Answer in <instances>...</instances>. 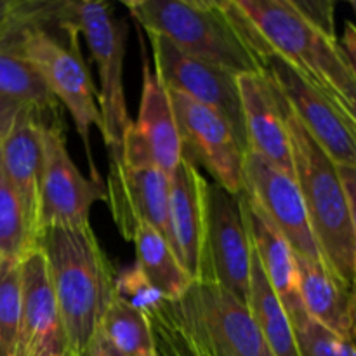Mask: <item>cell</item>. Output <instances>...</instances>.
Masks as SVG:
<instances>
[{
	"mask_svg": "<svg viewBox=\"0 0 356 356\" xmlns=\"http://www.w3.org/2000/svg\"><path fill=\"white\" fill-rule=\"evenodd\" d=\"M66 353L82 356L115 296L111 264L89 226H56L40 235Z\"/></svg>",
	"mask_w": 356,
	"mask_h": 356,
	"instance_id": "obj_1",
	"label": "cell"
},
{
	"mask_svg": "<svg viewBox=\"0 0 356 356\" xmlns=\"http://www.w3.org/2000/svg\"><path fill=\"white\" fill-rule=\"evenodd\" d=\"M280 104L291 134L294 176L308 211L313 235L327 268L341 284L353 291L356 238L339 167L306 131L282 96Z\"/></svg>",
	"mask_w": 356,
	"mask_h": 356,
	"instance_id": "obj_2",
	"label": "cell"
},
{
	"mask_svg": "<svg viewBox=\"0 0 356 356\" xmlns=\"http://www.w3.org/2000/svg\"><path fill=\"white\" fill-rule=\"evenodd\" d=\"M124 6L146 33L167 38L190 58L236 76L261 72L259 63L236 33L222 2L131 0Z\"/></svg>",
	"mask_w": 356,
	"mask_h": 356,
	"instance_id": "obj_3",
	"label": "cell"
},
{
	"mask_svg": "<svg viewBox=\"0 0 356 356\" xmlns=\"http://www.w3.org/2000/svg\"><path fill=\"white\" fill-rule=\"evenodd\" d=\"M222 7L236 33L259 63L261 72L277 87L292 113L323 152L339 167L356 165V132L339 104L322 87L275 52L238 9L235 0L222 2Z\"/></svg>",
	"mask_w": 356,
	"mask_h": 356,
	"instance_id": "obj_4",
	"label": "cell"
},
{
	"mask_svg": "<svg viewBox=\"0 0 356 356\" xmlns=\"http://www.w3.org/2000/svg\"><path fill=\"white\" fill-rule=\"evenodd\" d=\"M63 31L68 35V45H63L44 24L26 21L17 24L0 42L14 47L33 63L56 101L65 104L73 118L76 134L82 139L90 179L103 184L90 149V127L94 125L99 132L103 131L97 90L80 52L79 31L70 21L63 23Z\"/></svg>",
	"mask_w": 356,
	"mask_h": 356,
	"instance_id": "obj_5",
	"label": "cell"
},
{
	"mask_svg": "<svg viewBox=\"0 0 356 356\" xmlns=\"http://www.w3.org/2000/svg\"><path fill=\"white\" fill-rule=\"evenodd\" d=\"M170 315L202 356H273L249 308L212 282H193Z\"/></svg>",
	"mask_w": 356,
	"mask_h": 356,
	"instance_id": "obj_6",
	"label": "cell"
},
{
	"mask_svg": "<svg viewBox=\"0 0 356 356\" xmlns=\"http://www.w3.org/2000/svg\"><path fill=\"white\" fill-rule=\"evenodd\" d=\"M59 10L65 19L83 35L99 76V104L103 120V141L108 155L120 153L122 138L132 124L124 89V59L127 26L104 2H61Z\"/></svg>",
	"mask_w": 356,
	"mask_h": 356,
	"instance_id": "obj_7",
	"label": "cell"
},
{
	"mask_svg": "<svg viewBox=\"0 0 356 356\" xmlns=\"http://www.w3.org/2000/svg\"><path fill=\"white\" fill-rule=\"evenodd\" d=\"M263 40L280 58L325 90L330 76L343 65L339 42L313 28L292 0H235Z\"/></svg>",
	"mask_w": 356,
	"mask_h": 356,
	"instance_id": "obj_8",
	"label": "cell"
},
{
	"mask_svg": "<svg viewBox=\"0 0 356 356\" xmlns=\"http://www.w3.org/2000/svg\"><path fill=\"white\" fill-rule=\"evenodd\" d=\"M250 270L252 242L242 195H233L216 183H209L198 280L221 285L247 305Z\"/></svg>",
	"mask_w": 356,
	"mask_h": 356,
	"instance_id": "obj_9",
	"label": "cell"
},
{
	"mask_svg": "<svg viewBox=\"0 0 356 356\" xmlns=\"http://www.w3.org/2000/svg\"><path fill=\"white\" fill-rule=\"evenodd\" d=\"M183 156L205 167L218 186L233 195L245 191V153L232 125L216 111L177 90H169Z\"/></svg>",
	"mask_w": 356,
	"mask_h": 356,
	"instance_id": "obj_10",
	"label": "cell"
},
{
	"mask_svg": "<svg viewBox=\"0 0 356 356\" xmlns=\"http://www.w3.org/2000/svg\"><path fill=\"white\" fill-rule=\"evenodd\" d=\"M104 198V184L87 179L76 169L61 124L42 122L40 235L56 226H89L90 209Z\"/></svg>",
	"mask_w": 356,
	"mask_h": 356,
	"instance_id": "obj_11",
	"label": "cell"
},
{
	"mask_svg": "<svg viewBox=\"0 0 356 356\" xmlns=\"http://www.w3.org/2000/svg\"><path fill=\"white\" fill-rule=\"evenodd\" d=\"M148 38L153 49L155 73L165 89L177 90L216 111L232 125L240 145L247 149L245 124L236 75L183 54L160 35L148 33Z\"/></svg>",
	"mask_w": 356,
	"mask_h": 356,
	"instance_id": "obj_12",
	"label": "cell"
},
{
	"mask_svg": "<svg viewBox=\"0 0 356 356\" xmlns=\"http://www.w3.org/2000/svg\"><path fill=\"white\" fill-rule=\"evenodd\" d=\"M284 235L294 254L312 261H323L313 235L308 211L296 176L277 169L256 153H245V191Z\"/></svg>",
	"mask_w": 356,
	"mask_h": 356,
	"instance_id": "obj_13",
	"label": "cell"
},
{
	"mask_svg": "<svg viewBox=\"0 0 356 356\" xmlns=\"http://www.w3.org/2000/svg\"><path fill=\"white\" fill-rule=\"evenodd\" d=\"M169 188L170 177L156 165L132 167L110 156L104 202L125 242L143 222L169 236Z\"/></svg>",
	"mask_w": 356,
	"mask_h": 356,
	"instance_id": "obj_14",
	"label": "cell"
},
{
	"mask_svg": "<svg viewBox=\"0 0 356 356\" xmlns=\"http://www.w3.org/2000/svg\"><path fill=\"white\" fill-rule=\"evenodd\" d=\"M66 353L65 330L42 249L21 259V316L14 356Z\"/></svg>",
	"mask_w": 356,
	"mask_h": 356,
	"instance_id": "obj_15",
	"label": "cell"
},
{
	"mask_svg": "<svg viewBox=\"0 0 356 356\" xmlns=\"http://www.w3.org/2000/svg\"><path fill=\"white\" fill-rule=\"evenodd\" d=\"M236 83L242 101L247 149L294 176L291 134L278 90L263 72L238 75Z\"/></svg>",
	"mask_w": 356,
	"mask_h": 356,
	"instance_id": "obj_16",
	"label": "cell"
},
{
	"mask_svg": "<svg viewBox=\"0 0 356 356\" xmlns=\"http://www.w3.org/2000/svg\"><path fill=\"white\" fill-rule=\"evenodd\" d=\"M209 181L200 169L183 156L170 176L169 188V240L181 266L195 282L200 273L207 214Z\"/></svg>",
	"mask_w": 356,
	"mask_h": 356,
	"instance_id": "obj_17",
	"label": "cell"
},
{
	"mask_svg": "<svg viewBox=\"0 0 356 356\" xmlns=\"http://www.w3.org/2000/svg\"><path fill=\"white\" fill-rule=\"evenodd\" d=\"M0 169L19 197L28 225L40 242L42 120L35 110H24L0 148Z\"/></svg>",
	"mask_w": 356,
	"mask_h": 356,
	"instance_id": "obj_18",
	"label": "cell"
},
{
	"mask_svg": "<svg viewBox=\"0 0 356 356\" xmlns=\"http://www.w3.org/2000/svg\"><path fill=\"white\" fill-rule=\"evenodd\" d=\"M243 214L249 226L250 242L266 275L268 284L278 296L287 312L289 320H296L305 312L298 287V264L296 254L277 226L270 221L259 205L242 193Z\"/></svg>",
	"mask_w": 356,
	"mask_h": 356,
	"instance_id": "obj_19",
	"label": "cell"
},
{
	"mask_svg": "<svg viewBox=\"0 0 356 356\" xmlns=\"http://www.w3.org/2000/svg\"><path fill=\"white\" fill-rule=\"evenodd\" d=\"M143 56L141 103L134 127L145 141L155 165L170 177L183 160V145L169 92L155 70H149L146 54Z\"/></svg>",
	"mask_w": 356,
	"mask_h": 356,
	"instance_id": "obj_20",
	"label": "cell"
},
{
	"mask_svg": "<svg viewBox=\"0 0 356 356\" xmlns=\"http://www.w3.org/2000/svg\"><path fill=\"white\" fill-rule=\"evenodd\" d=\"M296 264L305 312L325 329L350 339L355 320V292L341 284L322 261L296 254Z\"/></svg>",
	"mask_w": 356,
	"mask_h": 356,
	"instance_id": "obj_21",
	"label": "cell"
},
{
	"mask_svg": "<svg viewBox=\"0 0 356 356\" xmlns=\"http://www.w3.org/2000/svg\"><path fill=\"white\" fill-rule=\"evenodd\" d=\"M247 308L273 356H299L291 320L278 296L268 284L254 247Z\"/></svg>",
	"mask_w": 356,
	"mask_h": 356,
	"instance_id": "obj_22",
	"label": "cell"
},
{
	"mask_svg": "<svg viewBox=\"0 0 356 356\" xmlns=\"http://www.w3.org/2000/svg\"><path fill=\"white\" fill-rule=\"evenodd\" d=\"M132 243L138 256L136 263L146 278L162 292L163 298L169 302L183 298L195 280L181 266L165 236L153 226L143 222L136 229Z\"/></svg>",
	"mask_w": 356,
	"mask_h": 356,
	"instance_id": "obj_23",
	"label": "cell"
},
{
	"mask_svg": "<svg viewBox=\"0 0 356 356\" xmlns=\"http://www.w3.org/2000/svg\"><path fill=\"white\" fill-rule=\"evenodd\" d=\"M0 97L31 108L38 115L58 108V101L49 90L33 63L21 52L0 42Z\"/></svg>",
	"mask_w": 356,
	"mask_h": 356,
	"instance_id": "obj_24",
	"label": "cell"
},
{
	"mask_svg": "<svg viewBox=\"0 0 356 356\" xmlns=\"http://www.w3.org/2000/svg\"><path fill=\"white\" fill-rule=\"evenodd\" d=\"M99 329L124 356H148L156 351L149 320L117 294L108 305Z\"/></svg>",
	"mask_w": 356,
	"mask_h": 356,
	"instance_id": "obj_25",
	"label": "cell"
},
{
	"mask_svg": "<svg viewBox=\"0 0 356 356\" xmlns=\"http://www.w3.org/2000/svg\"><path fill=\"white\" fill-rule=\"evenodd\" d=\"M35 249H38V243L19 197L0 169V254L7 259L21 261Z\"/></svg>",
	"mask_w": 356,
	"mask_h": 356,
	"instance_id": "obj_26",
	"label": "cell"
},
{
	"mask_svg": "<svg viewBox=\"0 0 356 356\" xmlns=\"http://www.w3.org/2000/svg\"><path fill=\"white\" fill-rule=\"evenodd\" d=\"M21 316V261H0V356H14Z\"/></svg>",
	"mask_w": 356,
	"mask_h": 356,
	"instance_id": "obj_27",
	"label": "cell"
},
{
	"mask_svg": "<svg viewBox=\"0 0 356 356\" xmlns=\"http://www.w3.org/2000/svg\"><path fill=\"white\" fill-rule=\"evenodd\" d=\"M291 323L299 356H356L353 341L325 329L308 313H302Z\"/></svg>",
	"mask_w": 356,
	"mask_h": 356,
	"instance_id": "obj_28",
	"label": "cell"
},
{
	"mask_svg": "<svg viewBox=\"0 0 356 356\" xmlns=\"http://www.w3.org/2000/svg\"><path fill=\"white\" fill-rule=\"evenodd\" d=\"M115 294L141 312L148 320L169 302L162 292L146 278L138 263L122 270L115 277Z\"/></svg>",
	"mask_w": 356,
	"mask_h": 356,
	"instance_id": "obj_29",
	"label": "cell"
},
{
	"mask_svg": "<svg viewBox=\"0 0 356 356\" xmlns=\"http://www.w3.org/2000/svg\"><path fill=\"white\" fill-rule=\"evenodd\" d=\"M159 356H202L184 337L170 315L169 302L149 318Z\"/></svg>",
	"mask_w": 356,
	"mask_h": 356,
	"instance_id": "obj_30",
	"label": "cell"
},
{
	"mask_svg": "<svg viewBox=\"0 0 356 356\" xmlns=\"http://www.w3.org/2000/svg\"><path fill=\"white\" fill-rule=\"evenodd\" d=\"M325 92L339 104V108L346 115L351 127L356 132V79L351 73L346 58H344V63L339 66V70L330 76Z\"/></svg>",
	"mask_w": 356,
	"mask_h": 356,
	"instance_id": "obj_31",
	"label": "cell"
},
{
	"mask_svg": "<svg viewBox=\"0 0 356 356\" xmlns=\"http://www.w3.org/2000/svg\"><path fill=\"white\" fill-rule=\"evenodd\" d=\"M47 2H21V0H0V40L17 24L44 23Z\"/></svg>",
	"mask_w": 356,
	"mask_h": 356,
	"instance_id": "obj_32",
	"label": "cell"
},
{
	"mask_svg": "<svg viewBox=\"0 0 356 356\" xmlns=\"http://www.w3.org/2000/svg\"><path fill=\"white\" fill-rule=\"evenodd\" d=\"M296 9L302 14L306 21L313 28L325 35L330 40H337L336 37V21H334V2L329 0H302L296 2L292 0Z\"/></svg>",
	"mask_w": 356,
	"mask_h": 356,
	"instance_id": "obj_33",
	"label": "cell"
},
{
	"mask_svg": "<svg viewBox=\"0 0 356 356\" xmlns=\"http://www.w3.org/2000/svg\"><path fill=\"white\" fill-rule=\"evenodd\" d=\"M24 110H31V108L23 106V104L16 103V101L0 97V148L7 141V138L13 132L14 125H16L17 118L21 117V113Z\"/></svg>",
	"mask_w": 356,
	"mask_h": 356,
	"instance_id": "obj_34",
	"label": "cell"
},
{
	"mask_svg": "<svg viewBox=\"0 0 356 356\" xmlns=\"http://www.w3.org/2000/svg\"><path fill=\"white\" fill-rule=\"evenodd\" d=\"M339 174H341V181H343L344 191H346L348 205H350L351 222H353V232H355V238H356V165L339 167Z\"/></svg>",
	"mask_w": 356,
	"mask_h": 356,
	"instance_id": "obj_35",
	"label": "cell"
},
{
	"mask_svg": "<svg viewBox=\"0 0 356 356\" xmlns=\"http://www.w3.org/2000/svg\"><path fill=\"white\" fill-rule=\"evenodd\" d=\"M82 356H124L113 344L110 343L106 336L103 334V330L97 329L94 332V336L90 337L89 344H87L86 351Z\"/></svg>",
	"mask_w": 356,
	"mask_h": 356,
	"instance_id": "obj_36",
	"label": "cell"
},
{
	"mask_svg": "<svg viewBox=\"0 0 356 356\" xmlns=\"http://www.w3.org/2000/svg\"><path fill=\"white\" fill-rule=\"evenodd\" d=\"M339 47L343 51L344 58H346L348 65H350L351 73H353L356 79V26L351 21L344 23V33L341 37Z\"/></svg>",
	"mask_w": 356,
	"mask_h": 356,
	"instance_id": "obj_37",
	"label": "cell"
},
{
	"mask_svg": "<svg viewBox=\"0 0 356 356\" xmlns=\"http://www.w3.org/2000/svg\"><path fill=\"white\" fill-rule=\"evenodd\" d=\"M355 292V291H353ZM353 316H355V320H353V330H351V337L350 339L353 341V344H355V348H356V292H355V312H353Z\"/></svg>",
	"mask_w": 356,
	"mask_h": 356,
	"instance_id": "obj_38",
	"label": "cell"
},
{
	"mask_svg": "<svg viewBox=\"0 0 356 356\" xmlns=\"http://www.w3.org/2000/svg\"><path fill=\"white\" fill-rule=\"evenodd\" d=\"M353 291L356 292V257H355V268H353Z\"/></svg>",
	"mask_w": 356,
	"mask_h": 356,
	"instance_id": "obj_39",
	"label": "cell"
},
{
	"mask_svg": "<svg viewBox=\"0 0 356 356\" xmlns=\"http://www.w3.org/2000/svg\"><path fill=\"white\" fill-rule=\"evenodd\" d=\"M351 7H353V10H355V16H356V0H351ZM355 26H356V23H355Z\"/></svg>",
	"mask_w": 356,
	"mask_h": 356,
	"instance_id": "obj_40",
	"label": "cell"
},
{
	"mask_svg": "<svg viewBox=\"0 0 356 356\" xmlns=\"http://www.w3.org/2000/svg\"><path fill=\"white\" fill-rule=\"evenodd\" d=\"M148 356H159V353H156V351H155V353H152V355H148Z\"/></svg>",
	"mask_w": 356,
	"mask_h": 356,
	"instance_id": "obj_41",
	"label": "cell"
},
{
	"mask_svg": "<svg viewBox=\"0 0 356 356\" xmlns=\"http://www.w3.org/2000/svg\"><path fill=\"white\" fill-rule=\"evenodd\" d=\"M59 356H72V355H68V353H65V355H59Z\"/></svg>",
	"mask_w": 356,
	"mask_h": 356,
	"instance_id": "obj_42",
	"label": "cell"
},
{
	"mask_svg": "<svg viewBox=\"0 0 356 356\" xmlns=\"http://www.w3.org/2000/svg\"><path fill=\"white\" fill-rule=\"evenodd\" d=\"M0 261H2V254H0Z\"/></svg>",
	"mask_w": 356,
	"mask_h": 356,
	"instance_id": "obj_43",
	"label": "cell"
}]
</instances>
